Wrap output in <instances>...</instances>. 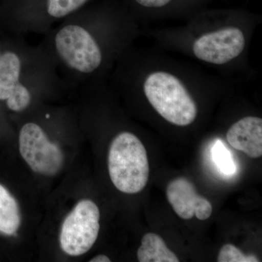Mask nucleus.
<instances>
[{
	"label": "nucleus",
	"mask_w": 262,
	"mask_h": 262,
	"mask_svg": "<svg viewBox=\"0 0 262 262\" xmlns=\"http://www.w3.org/2000/svg\"><path fill=\"white\" fill-rule=\"evenodd\" d=\"M108 169L112 182L120 192L136 194L145 188L149 180V160L137 136L122 132L113 139L108 151Z\"/></svg>",
	"instance_id": "f257e3e1"
},
{
	"label": "nucleus",
	"mask_w": 262,
	"mask_h": 262,
	"mask_svg": "<svg viewBox=\"0 0 262 262\" xmlns=\"http://www.w3.org/2000/svg\"><path fill=\"white\" fill-rule=\"evenodd\" d=\"M144 92L157 113L170 123L187 126L195 120V101L184 84L171 74H150L144 81Z\"/></svg>",
	"instance_id": "f03ea898"
},
{
	"label": "nucleus",
	"mask_w": 262,
	"mask_h": 262,
	"mask_svg": "<svg viewBox=\"0 0 262 262\" xmlns=\"http://www.w3.org/2000/svg\"><path fill=\"white\" fill-rule=\"evenodd\" d=\"M100 211L91 200H82L66 217L59 241L63 252L79 256L89 251L98 238Z\"/></svg>",
	"instance_id": "7ed1b4c3"
},
{
	"label": "nucleus",
	"mask_w": 262,
	"mask_h": 262,
	"mask_svg": "<svg viewBox=\"0 0 262 262\" xmlns=\"http://www.w3.org/2000/svg\"><path fill=\"white\" fill-rule=\"evenodd\" d=\"M91 0H12V5L24 33L49 32L85 7Z\"/></svg>",
	"instance_id": "20e7f679"
},
{
	"label": "nucleus",
	"mask_w": 262,
	"mask_h": 262,
	"mask_svg": "<svg viewBox=\"0 0 262 262\" xmlns=\"http://www.w3.org/2000/svg\"><path fill=\"white\" fill-rule=\"evenodd\" d=\"M19 151L36 173L53 177L63 165V155L56 143L50 141L42 127L35 122L24 124L19 133Z\"/></svg>",
	"instance_id": "39448f33"
},
{
	"label": "nucleus",
	"mask_w": 262,
	"mask_h": 262,
	"mask_svg": "<svg viewBox=\"0 0 262 262\" xmlns=\"http://www.w3.org/2000/svg\"><path fill=\"white\" fill-rule=\"evenodd\" d=\"M245 46L244 33L237 27H230L203 34L194 41L192 49L198 59L222 65L239 56Z\"/></svg>",
	"instance_id": "423d86ee"
},
{
	"label": "nucleus",
	"mask_w": 262,
	"mask_h": 262,
	"mask_svg": "<svg viewBox=\"0 0 262 262\" xmlns=\"http://www.w3.org/2000/svg\"><path fill=\"white\" fill-rule=\"evenodd\" d=\"M166 195L173 211L183 220H191L195 215L198 220L204 221L211 215V203L198 194L196 187L187 179L181 177L170 182Z\"/></svg>",
	"instance_id": "0eeeda50"
},
{
	"label": "nucleus",
	"mask_w": 262,
	"mask_h": 262,
	"mask_svg": "<svg viewBox=\"0 0 262 262\" xmlns=\"http://www.w3.org/2000/svg\"><path fill=\"white\" fill-rule=\"evenodd\" d=\"M227 140L234 149L251 158L262 156V120L246 117L233 124L227 133Z\"/></svg>",
	"instance_id": "6e6552de"
},
{
	"label": "nucleus",
	"mask_w": 262,
	"mask_h": 262,
	"mask_svg": "<svg viewBox=\"0 0 262 262\" xmlns=\"http://www.w3.org/2000/svg\"><path fill=\"white\" fill-rule=\"evenodd\" d=\"M30 51L31 48L24 43L22 52L7 51L0 56L1 101H6L12 96L17 86L24 84L21 81L28 63Z\"/></svg>",
	"instance_id": "1a4fd4ad"
},
{
	"label": "nucleus",
	"mask_w": 262,
	"mask_h": 262,
	"mask_svg": "<svg viewBox=\"0 0 262 262\" xmlns=\"http://www.w3.org/2000/svg\"><path fill=\"white\" fill-rule=\"evenodd\" d=\"M139 262H179V259L170 251L163 239L158 234L147 233L143 236L137 251Z\"/></svg>",
	"instance_id": "9d476101"
},
{
	"label": "nucleus",
	"mask_w": 262,
	"mask_h": 262,
	"mask_svg": "<svg viewBox=\"0 0 262 262\" xmlns=\"http://www.w3.org/2000/svg\"><path fill=\"white\" fill-rule=\"evenodd\" d=\"M21 222L18 202L6 187L0 184V232L15 235Z\"/></svg>",
	"instance_id": "9b49d317"
},
{
	"label": "nucleus",
	"mask_w": 262,
	"mask_h": 262,
	"mask_svg": "<svg viewBox=\"0 0 262 262\" xmlns=\"http://www.w3.org/2000/svg\"><path fill=\"white\" fill-rule=\"evenodd\" d=\"M212 155L215 163L218 165L222 173L227 175L234 173L235 166L230 152L221 141H217L215 143L212 149Z\"/></svg>",
	"instance_id": "f8f14e48"
},
{
	"label": "nucleus",
	"mask_w": 262,
	"mask_h": 262,
	"mask_svg": "<svg viewBox=\"0 0 262 262\" xmlns=\"http://www.w3.org/2000/svg\"><path fill=\"white\" fill-rule=\"evenodd\" d=\"M219 262H258L254 255H245L241 250L232 244H226L219 253Z\"/></svg>",
	"instance_id": "ddd939ff"
},
{
	"label": "nucleus",
	"mask_w": 262,
	"mask_h": 262,
	"mask_svg": "<svg viewBox=\"0 0 262 262\" xmlns=\"http://www.w3.org/2000/svg\"><path fill=\"white\" fill-rule=\"evenodd\" d=\"M138 4L146 8H161L168 5L171 0H135Z\"/></svg>",
	"instance_id": "4468645a"
},
{
	"label": "nucleus",
	"mask_w": 262,
	"mask_h": 262,
	"mask_svg": "<svg viewBox=\"0 0 262 262\" xmlns=\"http://www.w3.org/2000/svg\"><path fill=\"white\" fill-rule=\"evenodd\" d=\"M111 260L108 256H105L103 254H99L96 256V257L93 258L92 259L90 260V262H110Z\"/></svg>",
	"instance_id": "2eb2a0df"
},
{
	"label": "nucleus",
	"mask_w": 262,
	"mask_h": 262,
	"mask_svg": "<svg viewBox=\"0 0 262 262\" xmlns=\"http://www.w3.org/2000/svg\"><path fill=\"white\" fill-rule=\"evenodd\" d=\"M2 53H0V56H1Z\"/></svg>",
	"instance_id": "dca6fc26"
}]
</instances>
